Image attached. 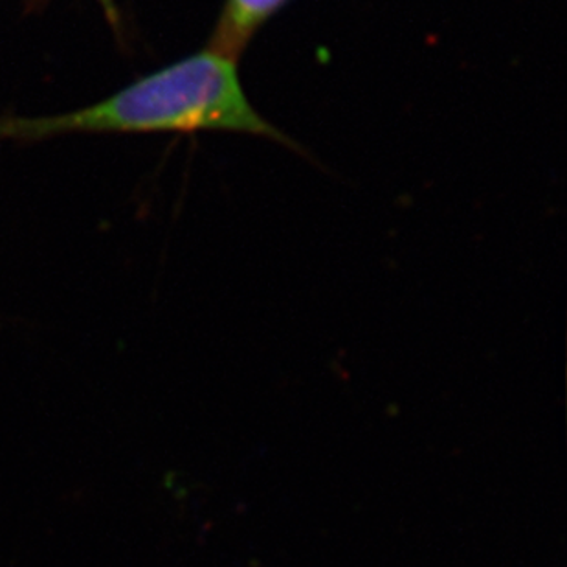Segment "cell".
<instances>
[{"mask_svg": "<svg viewBox=\"0 0 567 567\" xmlns=\"http://www.w3.org/2000/svg\"><path fill=\"white\" fill-rule=\"evenodd\" d=\"M167 131L252 134L300 151L252 107L237 72V61L209 49L156 70L102 103L75 113L54 118L0 120V140Z\"/></svg>", "mask_w": 567, "mask_h": 567, "instance_id": "1", "label": "cell"}, {"mask_svg": "<svg viewBox=\"0 0 567 567\" xmlns=\"http://www.w3.org/2000/svg\"><path fill=\"white\" fill-rule=\"evenodd\" d=\"M289 0H226L206 49L239 61L262 24Z\"/></svg>", "mask_w": 567, "mask_h": 567, "instance_id": "2", "label": "cell"}, {"mask_svg": "<svg viewBox=\"0 0 567 567\" xmlns=\"http://www.w3.org/2000/svg\"><path fill=\"white\" fill-rule=\"evenodd\" d=\"M100 4L103 6V10L107 13L111 21H116V8H114V0H100Z\"/></svg>", "mask_w": 567, "mask_h": 567, "instance_id": "3", "label": "cell"}]
</instances>
